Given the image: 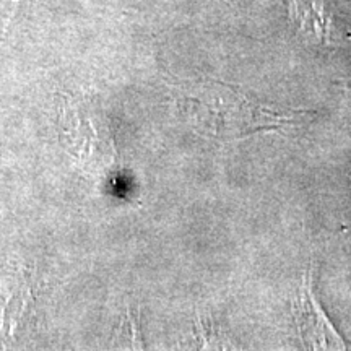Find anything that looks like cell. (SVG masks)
I'll use <instances>...</instances> for the list:
<instances>
[{"mask_svg":"<svg viewBox=\"0 0 351 351\" xmlns=\"http://www.w3.org/2000/svg\"><path fill=\"white\" fill-rule=\"evenodd\" d=\"M210 104H204L212 114L213 134L221 138H244L256 132L276 130L280 127L295 124L301 114L285 112L254 103L247 96L230 91L226 95H210Z\"/></svg>","mask_w":351,"mask_h":351,"instance_id":"1","label":"cell"},{"mask_svg":"<svg viewBox=\"0 0 351 351\" xmlns=\"http://www.w3.org/2000/svg\"><path fill=\"white\" fill-rule=\"evenodd\" d=\"M293 313H295L298 328H300L301 339L313 350H346L348 345L341 339L332 324L328 322L327 315L320 309L319 302L314 296L313 270L304 275L301 288L293 301Z\"/></svg>","mask_w":351,"mask_h":351,"instance_id":"2","label":"cell"},{"mask_svg":"<svg viewBox=\"0 0 351 351\" xmlns=\"http://www.w3.org/2000/svg\"><path fill=\"white\" fill-rule=\"evenodd\" d=\"M291 19L298 28L307 36L317 41H328V20L322 8H317L311 0H291Z\"/></svg>","mask_w":351,"mask_h":351,"instance_id":"3","label":"cell"}]
</instances>
